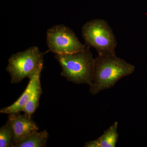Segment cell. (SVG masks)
Instances as JSON below:
<instances>
[{
    "label": "cell",
    "instance_id": "obj_1",
    "mask_svg": "<svg viewBox=\"0 0 147 147\" xmlns=\"http://www.w3.org/2000/svg\"><path fill=\"white\" fill-rule=\"evenodd\" d=\"M133 65L115 55L98 56L94 59V72L90 92L97 94L104 90L114 87L123 77L132 74Z\"/></svg>",
    "mask_w": 147,
    "mask_h": 147
},
{
    "label": "cell",
    "instance_id": "obj_2",
    "mask_svg": "<svg viewBox=\"0 0 147 147\" xmlns=\"http://www.w3.org/2000/svg\"><path fill=\"white\" fill-rule=\"evenodd\" d=\"M89 47L83 52L70 55H55V58L61 67V75L67 81L76 84L92 82L94 59Z\"/></svg>",
    "mask_w": 147,
    "mask_h": 147
},
{
    "label": "cell",
    "instance_id": "obj_3",
    "mask_svg": "<svg viewBox=\"0 0 147 147\" xmlns=\"http://www.w3.org/2000/svg\"><path fill=\"white\" fill-rule=\"evenodd\" d=\"M82 33L87 47L94 48L99 56L115 54L117 39L105 20L95 19L88 21L82 27Z\"/></svg>",
    "mask_w": 147,
    "mask_h": 147
},
{
    "label": "cell",
    "instance_id": "obj_4",
    "mask_svg": "<svg viewBox=\"0 0 147 147\" xmlns=\"http://www.w3.org/2000/svg\"><path fill=\"white\" fill-rule=\"evenodd\" d=\"M45 53H41L38 47L32 46L11 55L6 68L10 74L11 83L18 84L25 78L29 79L37 69L43 64Z\"/></svg>",
    "mask_w": 147,
    "mask_h": 147
},
{
    "label": "cell",
    "instance_id": "obj_5",
    "mask_svg": "<svg viewBox=\"0 0 147 147\" xmlns=\"http://www.w3.org/2000/svg\"><path fill=\"white\" fill-rule=\"evenodd\" d=\"M47 43L49 51L55 55H70L83 52L87 46L79 41L74 32L63 25L48 29Z\"/></svg>",
    "mask_w": 147,
    "mask_h": 147
},
{
    "label": "cell",
    "instance_id": "obj_6",
    "mask_svg": "<svg viewBox=\"0 0 147 147\" xmlns=\"http://www.w3.org/2000/svg\"><path fill=\"white\" fill-rule=\"evenodd\" d=\"M7 122L10 124L14 133L13 146L28 134L38 131V127L32 116L24 113H13L8 115Z\"/></svg>",
    "mask_w": 147,
    "mask_h": 147
},
{
    "label": "cell",
    "instance_id": "obj_7",
    "mask_svg": "<svg viewBox=\"0 0 147 147\" xmlns=\"http://www.w3.org/2000/svg\"><path fill=\"white\" fill-rule=\"evenodd\" d=\"M43 68V64L41 65L33 74L34 86L31 95L23 112L29 115H32L39 106V100L42 94V90L40 83V76Z\"/></svg>",
    "mask_w": 147,
    "mask_h": 147
},
{
    "label": "cell",
    "instance_id": "obj_8",
    "mask_svg": "<svg viewBox=\"0 0 147 147\" xmlns=\"http://www.w3.org/2000/svg\"><path fill=\"white\" fill-rule=\"evenodd\" d=\"M118 122H115L100 137L86 142L85 147H115L118 140Z\"/></svg>",
    "mask_w": 147,
    "mask_h": 147
},
{
    "label": "cell",
    "instance_id": "obj_9",
    "mask_svg": "<svg viewBox=\"0 0 147 147\" xmlns=\"http://www.w3.org/2000/svg\"><path fill=\"white\" fill-rule=\"evenodd\" d=\"M49 136L46 130L33 131L17 142L13 147H46Z\"/></svg>",
    "mask_w": 147,
    "mask_h": 147
},
{
    "label": "cell",
    "instance_id": "obj_10",
    "mask_svg": "<svg viewBox=\"0 0 147 147\" xmlns=\"http://www.w3.org/2000/svg\"><path fill=\"white\" fill-rule=\"evenodd\" d=\"M29 79L28 84L20 97L11 105L1 109L0 113L9 115L23 112L24 107L30 97L33 88L34 79L32 75Z\"/></svg>",
    "mask_w": 147,
    "mask_h": 147
},
{
    "label": "cell",
    "instance_id": "obj_11",
    "mask_svg": "<svg viewBox=\"0 0 147 147\" xmlns=\"http://www.w3.org/2000/svg\"><path fill=\"white\" fill-rule=\"evenodd\" d=\"M13 138V129L7 121L0 128V147H12Z\"/></svg>",
    "mask_w": 147,
    "mask_h": 147
}]
</instances>
